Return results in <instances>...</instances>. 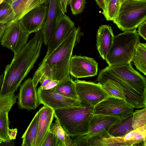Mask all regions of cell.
<instances>
[{
	"mask_svg": "<svg viewBox=\"0 0 146 146\" xmlns=\"http://www.w3.org/2000/svg\"><path fill=\"white\" fill-rule=\"evenodd\" d=\"M52 123L46 137L42 146H54V125Z\"/></svg>",
	"mask_w": 146,
	"mask_h": 146,
	"instance_id": "obj_36",
	"label": "cell"
},
{
	"mask_svg": "<svg viewBox=\"0 0 146 146\" xmlns=\"http://www.w3.org/2000/svg\"><path fill=\"white\" fill-rule=\"evenodd\" d=\"M59 81L51 80L45 86L40 88L42 90H48L53 89L58 83Z\"/></svg>",
	"mask_w": 146,
	"mask_h": 146,
	"instance_id": "obj_38",
	"label": "cell"
},
{
	"mask_svg": "<svg viewBox=\"0 0 146 146\" xmlns=\"http://www.w3.org/2000/svg\"><path fill=\"white\" fill-rule=\"evenodd\" d=\"M134 1H146V0H133Z\"/></svg>",
	"mask_w": 146,
	"mask_h": 146,
	"instance_id": "obj_46",
	"label": "cell"
},
{
	"mask_svg": "<svg viewBox=\"0 0 146 146\" xmlns=\"http://www.w3.org/2000/svg\"><path fill=\"white\" fill-rule=\"evenodd\" d=\"M30 34L19 21H16L6 28L1 39V44L16 54L27 44Z\"/></svg>",
	"mask_w": 146,
	"mask_h": 146,
	"instance_id": "obj_11",
	"label": "cell"
},
{
	"mask_svg": "<svg viewBox=\"0 0 146 146\" xmlns=\"http://www.w3.org/2000/svg\"><path fill=\"white\" fill-rule=\"evenodd\" d=\"M75 27L74 23L65 13H63L53 35L47 44L48 49L43 59L47 58L52 53Z\"/></svg>",
	"mask_w": 146,
	"mask_h": 146,
	"instance_id": "obj_14",
	"label": "cell"
},
{
	"mask_svg": "<svg viewBox=\"0 0 146 146\" xmlns=\"http://www.w3.org/2000/svg\"><path fill=\"white\" fill-rule=\"evenodd\" d=\"M58 0L62 12L65 14L67 12V8L70 0Z\"/></svg>",
	"mask_w": 146,
	"mask_h": 146,
	"instance_id": "obj_39",
	"label": "cell"
},
{
	"mask_svg": "<svg viewBox=\"0 0 146 146\" xmlns=\"http://www.w3.org/2000/svg\"><path fill=\"white\" fill-rule=\"evenodd\" d=\"M134 108L125 100L108 96L94 107V114L116 117L123 120L132 115Z\"/></svg>",
	"mask_w": 146,
	"mask_h": 146,
	"instance_id": "obj_8",
	"label": "cell"
},
{
	"mask_svg": "<svg viewBox=\"0 0 146 146\" xmlns=\"http://www.w3.org/2000/svg\"><path fill=\"white\" fill-rule=\"evenodd\" d=\"M49 6L46 21L41 31L43 42L47 45L53 35L60 18L63 13L58 0H49Z\"/></svg>",
	"mask_w": 146,
	"mask_h": 146,
	"instance_id": "obj_17",
	"label": "cell"
},
{
	"mask_svg": "<svg viewBox=\"0 0 146 146\" xmlns=\"http://www.w3.org/2000/svg\"><path fill=\"white\" fill-rule=\"evenodd\" d=\"M81 34L80 27H75L52 53L43 59L32 78L36 87L43 77L59 81L70 76L69 64L73 50Z\"/></svg>",
	"mask_w": 146,
	"mask_h": 146,
	"instance_id": "obj_2",
	"label": "cell"
},
{
	"mask_svg": "<svg viewBox=\"0 0 146 146\" xmlns=\"http://www.w3.org/2000/svg\"><path fill=\"white\" fill-rule=\"evenodd\" d=\"M36 87L31 78L26 79L20 85L17 96V103L20 109L29 111L36 108L39 104Z\"/></svg>",
	"mask_w": 146,
	"mask_h": 146,
	"instance_id": "obj_16",
	"label": "cell"
},
{
	"mask_svg": "<svg viewBox=\"0 0 146 146\" xmlns=\"http://www.w3.org/2000/svg\"><path fill=\"white\" fill-rule=\"evenodd\" d=\"M122 120L117 117L102 114H94L90 122L88 133L76 137L73 139V146H88V141L90 137L101 136L108 133L113 125Z\"/></svg>",
	"mask_w": 146,
	"mask_h": 146,
	"instance_id": "obj_7",
	"label": "cell"
},
{
	"mask_svg": "<svg viewBox=\"0 0 146 146\" xmlns=\"http://www.w3.org/2000/svg\"><path fill=\"white\" fill-rule=\"evenodd\" d=\"M17 128L10 129H9L8 131V135L10 140L15 139L17 132Z\"/></svg>",
	"mask_w": 146,
	"mask_h": 146,
	"instance_id": "obj_40",
	"label": "cell"
},
{
	"mask_svg": "<svg viewBox=\"0 0 146 146\" xmlns=\"http://www.w3.org/2000/svg\"><path fill=\"white\" fill-rule=\"evenodd\" d=\"M7 25L0 23V40H1Z\"/></svg>",
	"mask_w": 146,
	"mask_h": 146,
	"instance_id": "obj_41",
	"label": "cell"
},
{
	"mask_svg": "<svg viewBox=\"0 0 146 146\" xmlns=\"http://www.w3.org/2000/svg\"><path fill=\"white\" fill-rule=\"evenodd\" d=\"M28 0H4L11 6L15 14L13 23L19 21L23 14Z\"/></svg>",
	"mask_w": 146,
	"mask_h": 146,
	"instance_id": "obj_31",
	"label": "cell"
},
{
	"mask_svg": "<svg viewBox=\"0 0 146 146\" xmlns=\"http://www.w3.org/2000/svg\"><path fill=\"white\" fill-rule=\"evenodd\" d=\"M39 104L46 105L54 110L62 108L85 106L77 100L64 96L51 89L37 90Z\"/></svg>",
	"mask_w": 146,
	"mask_h": 146,
	"instance_id": "obj_12",
	"label": "cell"
},
{
	"mask_svg": "<svg viewBox=\"0 0 146 146\" xmlns=\"http://www.w3.org/2000/svg\"><path fill=\"white\" fill-rule=\"evenodd\" d=\"M74 81L79 101L85 106L94 107L109 96L99 83L78 79Z\"/></svg>",
	"mask_w": 146,
	"mask_h": 146,
	"instance_id": "obj_10",
	"label": "cell"
},
{
	"mask_svg": "<svg viewBox=\"0 0 146 146\" xmlns=\"http://www.w3.org/2000/svg\"><path fill=\"white\" fill-rule=\"evenodd\" d=\"M93 106H84L54 110V117L59 120L70 136L84 135L88 132L94 115Z\"/></svg>",
	"mask_w": 146,
	"mask_h": 146,
	"instance_id": "obj_3",
	"label": "cell"
},
{
	"mask_svg": "<svg viewBox=\"0 0 146 146\" xmlns=\"http://www.w3.org/2000/svg\"><path fill=\"white\" fill-rule=\"evenodd\" d=\"M42 5V0H28L25 11L20 19L30 11Z\"/></svg>",
	"mask_w": 146,
	"mask_h": 146,
	"instance_id": "obj_35",
	"label": "cell"
},
{
	"mask_svg": "<svg viewBox=\"0 0 146 146\" xmlns=\"http://www.w3.org/2000/svg\"><path fill=\"white\" fill-rule=\"evenodd\" d=\"M87 144L88 146H126L121 137H113L108 133L101 136L90 137Z\"/></svg>",
	"mask_w": 146,
	"mask_h": 146,
	"instance_id": "obj_22",
	"label": "cell"
},
{
	"mask_svg": "<svg viewBox=\"0 0 146 146\" xmlns=\"http://www.w3.org/2000/svg\"><path fill=\"white\" fill-rule=\"evenodd\" d=\"M8 111L0 113V140L2 143H9L11 141L8 135Z\"/></svg>",
	"mask_w": 146,
	"mask_h": 146,
	"instance_id": "obj_30",
	"label": "cell"
},
{
	"mask_svg": "<svg viewBox=\"0 0 146 146\" xmlns=\"http://www.w3.org/2000/svg\"><path fill=\"white\" fill-rule=\"evenodd\" d=\"M140 37L136 29L114 36L106 61L108 66L131 63Z\"/></svg>",
	"mask_w": 146,
	"mask_h": 146,
	"instance_id": "obj_4",
	"label": "cell"
},
{
	"mask_svg": "<svg viewBox=\"0 0 146 146\" xmlns=\"http://www.w3.org/2000/svg\"><path fill=\"white\" fill-rule=\"evenodd\" d=\"M114 35L111 27L109 25L101 26L98 30L96 36L97 50L100 56L106 60L113 43Z\"/></svg>",
	"mask_w": 146,
	"mask_h": 146,
	"instance_id": "obj_19",
	"label": "cell"
},
{
	"mask_svg": "<svg viewBox=\"0 0 146 146\" xmlns=\"http://www.w3.org/2000/svg\"><path fill=\"white\" fill-rule=\"evenodd\" d=\"M146 20V0H123L117 14L112 21L123 31L136 29Z\"/></svg>",
	"mask_w": 146,
	"mask_h": 146,
	"instance_id": "obj_5",
	"label": "cell"
},
{
	"mask_svg": "<svg viewBox=\"0 0 146 146\" xmlns=\"http://www.w3.org/2000/svg\"><path fill=\"white\" fill-rule=\"evenodd\" d=\"M101 84L102 88L109 96L126 100V98L123 94L109 81H106Z\"/></svg>",
	"mask_w": 146,
	"mask_h": 146,
	"instance_id": "obj_33",
	"label": "cell"
},
{
	"mask_svg": "<svg viewBox=\"0 0 146 146\" xmlns=\"http://www.w3.org/2000/svg\"><path fill=\"white\" fill-rule=\"evenodd\" d=\"M4 0H0V5L3 2Z\"/></svg>",
	"mask_w": 146,
	"mask_h": 146,
	"instance_id": "obj_45",
	"label": "cell"
},
{
	"mask_svg": "<svg viewBox=\"0 0 146 146\" xmlns=\"http://www.w3.org/2000/svg\"><path fill=\"white\" fill-rule=\"evenodd\" d=\"M102 69L119 79L146 97V78L134 70L131 63L108 66Z\"/></svg>",
	"mask_w": 146,
	"mask_h": 146,
	"instance_id": "obj_6",
	"label": "cell"
},
{
	"mask_svg": "<svg viewBox=\"0 0 146 146\" xmlns=\"http://www.w3.org/2000/svg\"><path fill=\"white\" fill-rule=\"evenodd\" d=\"M15 18L11 6L4 1L0 5V23L9 26L13 22Z\"/></svg>",
	"mask_w": 146,
	"mask_h": 146,
	"instance_id": "obj_28",
	"label": "cell"
},
{
	"mask_svg": "<svg viewBox=\"0 0 146 146\" xmlns=\"http://www.w3.org/2000/svg\"><path fill=\"white\" fill-rule=\"evenodd\" d=\"M121 137L126 146H146V125L133 130Z\"/></svg>",
	"mask_w": 146,
	"mask_h": 146,
	"instance_id": "obj_21",
	"label": "cell"
},
{
	"mask_svg": "<svg viewBox=\"0 0 146 146\" xmlns=\"http://www.w3.org/2000/svg\"><path fill=\"white\" fill-rule=\"evenodd\" d=\"M132 121V115L113 125L109 129L108 134L115 137L123 136L133 130Z\"/></svg>",
	"mask_w": 146,
	"mask_h": 146,
	"instance_id": "obj_26",
	"label": "cell"
},
{
	"mask_svg": "<svg viewBox=\"0 0 146 146\" xmlns=\"http://www.w3.org/2000/svg\"><path fill=\"white\" fill-rule=\"evenodd\" d=\"M38 119V111L21 137L22 146H36Z\"/></svg>",
	"mask_w": 146,
	"mask_h": 146,
	"instance_id": "obj_24",
	"label": "cell"
},
{
	"mask_svg": "<svg viewBox=\"0 0 146 146\" xmlns=\"http://www.w3.org/2000/svg\"><path fill=\"white\" fill-rule=\"evenodd\" d=\"M98 66V62L92 58L75 55L70 61V74L76 78L95 76Z\"/></svg>",
	"mask_w": 146,
	"mask_h": 146,
	"instance_id": "obj_13",
	"label": "cell"
},
{
	"mask_svg": "<svg viewBox=\"0 0 146 146\" xmlns=\"http://www.w3.org/2000/svg\"><path fill=\"white\" fill-rule=\"evenodd\" d=\"M146 125V107L137 110L132 115V127L133 130Z\"/></svg>",
	"mask_w": 146,
	"mask_h": 146,
	"instance_id": "obj_32",
	"label": "cell"
},
{
	"mask_svg": "<svg viewBox=\"0 0 146 146\" xmlns=\"http://www.w3.org/2000/svg\"><path fill=\"white\" fill-rule=\"evenodd\" d=\"M103 14L107 21H113L117 16L123 0H104Z\"/></svg>",
	"mask_w": 146,
	"mask_h": 146,
	"instance_id": "obj_27",
	"label": "cell"
},
{
	"mask_svg": "<svg viewBox=\"0 0 146 146\" xmlns=\"http://www.w3.org/2000/svg\"><path fill=\"white\" fill-rule=\"evenodd\" d=\"M48 8L41 5L27 13L19 20L30 34L41 30L46 21Z\"/></svg>",
	"mask_w": 146,
	"mask_h": 146,
	"instance_id": "obj_15",
	"label": "cell"
},
{
	"mask_svg": "<svg viewBox=\"0 0 146 146\" xmlns=\"http://www.w3.org/2000/svg\"><path fill=\"white\" fill-rule=\"evenodd\" d=\"M54 127V146H72L73 140L56 117Z\"/></svg>",
	"mask_w": 146,
	"mask_h": 146,
	"instance_id": "obj_23",
	"label": "cell"
},
{
	"mask_svg": "<svg viewBox=\"0 0 146 146\" xmlns=\"http://www.w3.org/2000/svg\"><path fill=\"white\" fill-rule=\"evenodd\" d=\"M38 130L36 146H42L54 117V111L45 105L38 111Z\"/></svg>",
	"mask_w": 146,
	"mask_h": 146,
	"instance_id": "obj_18",
	"label": "cell"
},
{
	"mask_svg": "<svg viewBox=\"0 0 146 146\" xmlns=\"http://www.w3.org/2000/svg\"><path fill=\"white\" fill-rule=\"evenodd\" d=\"M137 70L146 75V44H137L132 60Z\"/></svg>",
	"mask_w": 146,
	"mask_h": 146,
	"instance_id": "obj_25",
	"label": "cell"
},
{
	"mask_svg": "<svg viewBox=\"0 0 146 146\" xmlns=\"http://www.w3.org/2000/svg\"><path fill=\"white\" fill-rule=\"evenodd\" d=\"M4 76V72L0 75V92L2 85L3 82Z\"/></svg>",
	"mask_w": 146,
	"mask_h": 146,
	"instance_id": "obj_43",
	"label": "cell"
},
{
	"mask_svg": "<svg viewBox=\"0 0 146 146\" xmlns=\"http://www.w3.org/2000/svg\"><path fill=\"white\" fill-rule=\"evenodd\" d=\"M85 3V0H70L69 5H70L72 14L76 15L82 12Z\"/></svg>",
	"mask_w": 146,
	"mask_h": 146,
	"instance_id": "obj_34",
	"label": "cell"
},
{
	"mask_svg": "<svg viewBox=\"0 0 146 146\" xmlns=\"http://www.w3.org/2000/svg\"><path fill=\"white\" fill-rule=\"evenodd\" d=\"M2 143V142H1V141L0 140V145L1 144V143Z\"/></svg>",
	"mask_w": 146,
	"mask_h": 146,
	"instance_id": "obj_47",
	"label": "cell"
},
{
	"mask_svg": "<svg viewBox=\"0 0 146 146\" xmlns=\"http://www.w3.org/2000/svg\"><path fill=\"white\" fill-rule=\"evenodd\" d=\"M95 1L103 11L105 9V3L104 0H95Z\"/></svg>",
	"mask_w": 146,
	"mask_h": 146,
	"instance_id": "obj_42",
	"label": "cell"
},
{
	"mask_svg": "<svg viewBox=\"0 0 146 146\" xmlns=\"http://www.w3.org/2000/svg\"><path fill=\"white\" fill-rule=\"evenodd\" d=\"M17 98V96L14 92H11L5 94L0 93V113L9 112L16 103Z\"/></svg>",
	"mask_w": 146,
	"mask_h": 146,
	"instance_id": "obj_29",
	"label": "cell"
},
{
	"mask_svg": "<svg viewBox=\"0 0 146 146\" xmlns=\"http://www.w3.org/2000/svg\"><path fill=\"white\" fill-rule=\"evenodd\" d=\"M51 90L64 96L79 101L74 81L70 76L66 77L59 81Z\"/></svg>",
	"mask_w": 146,
	"mask_h": 146,
	"instance_id": "obj_20",
	"label": "cell"
},
{
	"mask_svg": "<svg viewBox=\"0 0 146 146\" xmlns=\"http://www.w3.org/2000/svg\"><path fill=\"white\" fill-rule=\"evenodd\" d=\"M49 0H42V5H47L49 3Z\"/></svg>",
	"mask_w": 146,
	"mask_h": 146,
	"instance_id": "obj_44",
	"label": "cell"
},
{
	"mask_svg": "<svg viewBox=\"0 0 146 146\" xmlns=\"http://www.w3.org/2000/svg\"><path fill=\"white\" fill-rule=\"evenodd\" d=\"M138 33L139 35L146 40V20L141 23L138 26Z\"/></svg>",
	"mask_w": 146,
	"mask_h": 146,
	"instance_id": "obj_37",
	"label": "cell"
},
{
	"mask_svg": "<svg viewBox=\"0 0 146 146\" xmlns=\"http://www.w3.org/2000/svg\"><path fill=\"white\" fill-rule=\"evenodd\" d=\"M106 81L111 83L125 96L126 100L134 108L146 107V97L142 96L131 87L108 72L101 70L96 81L102 84Z\"/></svg>",
	"mask_w": 146,
	"mask_h": 146,
	"instance_id": "obj_9",
	"label": "cell"
},
{
	"mask_svg": "<svg viewBox=\"0 0 146 146\" xmlns=\"http://www.w3.org/2000/svg\"><path fill=\"white\" fill-rule=\"evenodd\" d=\"M41 30L35 32L33 38L17 54L11 63L6 66L0 93L15 92L38 58L42 43Z\"/></svg>",
	"mask_w": 146,
	"mask_h": 146,
	"instance_id": "obj_1",
	"label": "cell"
}]
</instances>
